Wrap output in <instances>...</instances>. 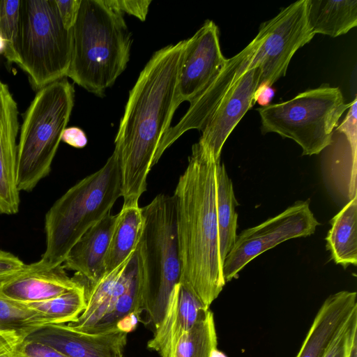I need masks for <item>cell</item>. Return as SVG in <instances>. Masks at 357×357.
<instances>
[{
	"instance_id": "5bb4252c",
	"label": "cell",
	"mask_w": 357,
	"mask_h": 357,
	"mask_svg": "<svg viewBox=\"0 0 357 357\" xmlns=\"http://www.w3.org/2000/svg\"><path fill=\"white\" fill-rule=\"evenodd\" d=\"M259 78V67L247 70L220 102L202 129L198 142L207 149L216 160H220L228 137L255 105L254 94Z\"/></svg>"
},
{
	"instance_id": "484cf974",
	"label": "cell",
	"mask_w": 357,
	"mask_h": 357,
	"mask_svg": "<svg viewBox=\"0 0 357 357\" xmlns=\"http://www.w3.org/2000/svg\"><path fill=\"white\" fill-rule=\"evenodd\" d=\"M24 304L40 314L48 324H66L77 320L85 310L86 287L84 283L54 298Z\"/></svg>"
},
{
	"instance_id": "7a4b0ae2",
	"label": "cell",
	"mask_w": 357,
	"mask_h": 357,
	"mask_svg": "<svg viewBox=\"0 0 357 357\" xmlns=\"http://www.w3.org/2000/svg\"><path fill=\"white\" fill-rule=\"evenodd\" d=\"M219 160L199 142L193 144L187 167L173 195L181 264L179 282L207 307L226 284L219 252L216 214Z\"/></svg>"
},
{
	"instance_id": "d4e9b609",
	"label": "cell",
	"mask_w": 357,
	"mask_h": 357,
	"mask_svg": "<svg viewBox=\"0 0 357 357\" xmlns=\"http://www.w3.org/2000/svg\"><path fill=\"white\" fill-rule=\"evenodd\" d=\"M238 205L232 181L224 163L219 160L216 169V214L219 252L222 264L237 236L238 214L236 207Z\"/></svg>"
},
{
	"instance_id": "277c9868",
	"label": "cell",
	"mask_w": 357,
	"mask_h": 357,
	"mask_svg": "<svg viewBox=\"0 0 357 357\" xmlns=\"http://www.w3.org/2000/svg\"><path fill=\"white\" fill-rule=\"evenodd\" d=\"M121 193L120 168L113 153L100 169L68 189L47 212L46 248L40 261L48 267L62 265L71 248L111 212Z\"/></svg>"
},
{
	"instance_id": "6da1fadb",
	"label": "cell",
	"mask_w": 357,
	"mask_h": 357,
	"mask_svg": "<svg viewBox=\"0 0 357 357\" xmlns=\"http://www.w3.org/2000/svg\"><path fill=\"white\" fill-rule=\"evenodd\" d=\"M187 39L156 51L129 92L115 138L123 206L138 204L160 141L170 128Z\"/></svg>"
},
{
	"instance_id": "30bf717a",
	"label": "cell",
	"mask_w": 357,
	"mask_h": 357,
	"mask_svg": "<svg viewBox=\"0 0 357 357\" xmlns=\"http://www.w3.org/2000/svg\"><path fill=\"white\" fill-rule=\"evenodd\" d=\"M264 39L255 52L252 68L259 67V85L272 86L285 76L296 52L314 37L307 20V0L283 8L273 18L260 26Z\"/></svg>"
},
{
	"instance_id": "ab89813d",
	"label": "cell",
	"mask_w": 357,
	"mask_h": 357,
	"mask_svg": "<svg viewBox=\"0 0 357 357\" xmlns=\"http://www.w3.org/2000/svg\"><path fill=\"white\" fill-rule=\"evenodd\" d=\"M5 49L4 41L0 36V54H3Z\"/></svg>"
},
{
	"instance_id": "5b68a950",
	"label": "cell",
	"mask_w": 357,
	"mask_h": 357,
	"mask_svg": "<svg viewBox=\"0 0 357 357\" xmlns=\"http://www.w3.org/2000/svg\"><path fill=\"white\" fill-rule=\"evenodd\" d=\"M144 225L138 243L141 264L140 321L155 328L181 279V264L174 197L158 195L142 208Z\"/></svg>"
},
{
	"instance_id": "4316f807",
	"label": "cell",
	"mask_w": 357,
	"mask_h": 357,
	"mask_svg": "<svg viewBox=\"0 0 357 357\" xmlns=\"http://www.w3.org/2000/svg\"><path fill=\"white\" fill-rule=\"evenodd\" d=\"M217 346L214 316L209 309L204 318L183 334L170 357H211Z\"/></svg>"
},
{
	"instance_id": "f1b7e54d",
	"label": "cell",
	"mask_w": 357,
	"mask_h": 357,
	"mask_svg": "<svg viewBox=\"0 0 357 357\" xmlns=\"http://www.w3.org/2000/svg\"><path fill=\"white\" fill-rule=\"evenodd\" d=\"M20 0H0V36L5 45L3 55L8 62H16L15 41L19 22Z\"/></svg>"
},
{
	"instance_id": "8fae6325",
	"label": "cell",
	"mask_w": 357,
	"mask_h": 357,
	"mask_svg": "<svg viewBox=\"0 0 357 357\" xmlns=\"http://www.w3.org/2000/svg\"><path fill=\"white\" fill-rule=\"evenodd\" d=\"M264 37V31L260 26L257 36L240 52L227 62L210 83L190 102V107L179 122L170 127L162 138L154 157L155 165L165 151L184 132L192 129L202 130L206 122L237 81L250 68L256 50Z\"/></svg>"
},
{
	"instance_id": "44dd1931",
	"label": "cell",
	"mask_w": 357,
	"mask_h": 357,
	"mask_svg": "<svg viewBox=\"0 0 357 357\" xmlns=\"http://www.w3.org/2000/svg\"><path fill=\"white\" fill-rule=\"evenodd\" d=\"M357 311L356 291H340L322 303L296 357H323L331 340Z\"/></svg>"
},
{
	"instance_id": "8992f818",
	"label": "cell",
	"mask_w": 357,
	"mask_h": 357,
	"mask_svg": "<svg viewBox=\"0 0 357 357\" xmlns=\"http://www.w3.org/2000/svg\"><path fill=\"white\" fill-rule=\"evenodd\" d=\"M66 77L39 89L26 111L17 148L18 190L31 191L50 170L74 105Z\"/></svg>"
},
{
	"instance_id": "e0dca14e",
	"label": "cell",
	"mask_w": 357,
	"mask_h": 357,
	"mask_svg": "<svg viewBox=\"0 0 357 357\" xmlns=\"http://www.w3.org/2000/svg\"><path fill=\"white\" fill-rule=\"evenodd\" d=\"M17 105L8 85L0 80V213L18 212L20 191L16 183Z\"/></svg>"
},
{
	"instance_id": "d6986e66",
	"label": "cell",
	"mask_w": 357,
	"mask_h": 357,
	"mask_svg": "<svg viewBox=\"0 0 357 357\" xmlns=\"http://www.w3.org/2000/svg\"><path fill=\"white\" fill-rule=\"evenodd\" d=\"M140 268L138 245L122 264L86 287V306L75 321L68 325L74 330L90 333L126 290Z\"/></svg>"
},
{
	"instance_id": "4dcf8cb0",
	"label": "cell",
	"mask_w": 357,
	"mask_h": 357,
	"mask_svg": "<svg viewBox=\"0 0 357 357\" xmlns=\"http://www.w3.org/2000/svg\"><path fill=\"white\" fill-rule=\"evenodd\" d=\"M11 357H68L54 347L25 337L15 346Z\"/></svg>"
},
{
	"instance_id": "d590c367",
	"label": "cell",
	"mask_w": 357,
	"mask_h": 357,
	"mask_svg": "<svg viewBox=\"0 0 357 357\" xmlns=\"http://www.w3.org/2000/svg\"><path fill=\"white\" fill-rule=\"evenodd\" d=\"M20 340L14 333L0 332V357H11L15 344Z\"/></svg>"
},
{
	"instance_id": "2e32d148",
	"label": "cell",
	"mask_w": 357,
	"mask_h": 357,
	"mask_svg": "<svg viewBox=\"0 0 357 357\" xmlns=\"http://www.w3.org/2000/svg\"><path fill=\"white\" fill-rule=\"evenodd\" d=\"M84 283L77 275L70 278L63 265L48 267L38 261L24 264L0 280V294L10 300L29 303L54 298Z\"/></svg>"
},
{
	"instance_id": "ac0fdd59",
	"label": "cell",
	"mask_w": 357,
	"mask_h": 357,
	"mask_svg": "<svg viewBox=\"0 0 357 357\" xmlns=\"http://www.w3.org/2000/svg\"><path fill=\"white\" fill-rule=\"evenodd\" d=\"M205 306L188 288L178 282L173 289L163 317L155 328L147 348L160 357H170L180 337L205 317Z\"/></svg>"
},
{
	"instance_id": "9a60e30c",
	"label": "cell",
	"mask_w": 357,
	"mask_h": 357,
	"mask_svg": "<svg viewBox=\"0 0 357 357\" xmlns=\"http://www.w3.org/2000/svg\"><path fill=\"white\" fill-rule=\"evenodd\" d=\"M127 334L116 328L86 333L68 324H48L26 337L47 344L68 357H125Z\"/></svg>"
},
{
	"instance_id": "9c48e42d",
	"label": "cell",
	"mask_w": 357,
	"mask_h": 357,
	"mask_svg": "<svg viewBox=\"0 0 357 357\" xmlns=\"http://www.w3.org/2000/svg\"><path fill=\"white\" fill-rule=\"evenodd\" d=\"M319 225L310 202L297 201L284 211L237 235L222 267L225 282L255 257L287 240L313 234Z\"/></svg>"
},
{
	"instance_id": "ffe728a7",
	"label": "cell",
	"mask_w": 357,
	"mask_h": 357,
	"mask_svg": "<svg viewBox=\"0 0 357 357\" xmlns=\"http://www.w3.org/2000/svg\"><path fill=\"white\" fill-rule=\"evenodd\" d=\"M116 215L110 213L90 227L68 252L63 266L73 271L87 286L105 274V259Z\"/></svg>"
},
{
	"instance_id": "1f68e13d",
	"label": "cell",
	"mask_w": 357,
	"mask_h": 357,
	"mask_svg": "<svg viewBox=\"0 0 357 357\" xmlns=\"http://www.w3.org/2000/svg\"><path fill=\"white\" fill-rule=\"evenodd\" d=\"M113 10L133 15L142 21L146 20L151 0H103Z\"/></svg>"
},
{
	"instance_id": "836d02e7",
	"label": "cell",
	"mask_w": 357,
	"mask_h": 357,
	"mask_svg": "<svg viewBox=\"0 0 357 357\" xmlns=\"http://www.w3.org/2000/svg\"><path fill=\"white\" fill-rule=\"evenodd\" d=\"M24 264L10 252L0 250V280L20 270Z\"/></svg>"
},
{
	"instance_id": "f546056e",
	"label": "cell",
	"mask_w": 357,
	"mask_h": 357,
	"mask_svg": "<svg viewBox=\"0 0 357 357\" xmlns=\"http://www.w3.org/2000/svg\"><path fill=\"white\" fill-rule=\"evenodd\" d=\"M357 336V311L352 314L328 346L323 357H348L353 340Z\"/></svg>"
},
{
	"instance_id": "603a6c76",
	"label": "cell",
	"mask_w": 357,
	"mask_h": 357,
	"mask_svg": "<svg viewBox=\"0 0 357 357\" xmlns=\"http://www.w3.org/2000/svg\"><path fill=\"white\" fill-rule=\"evenodd\" d=\"M144 225L138 204L123 206L116 219L105 259V274L125 261L136 250Z\"/></svg>"
},
{
	"instance_id": "8d00e7d4",
	"label": "cell",
	"mask_w": 357,
	"mask_h": 357,
	"mask_svg": "<svg viewBox=\"0 0 357 357\" xmlns=\"http://www.w3.org/2000/svg\"><path fill=\"white\" fill-rule=\"evenodd\" d=\"M274 96V90L271 86L261 84L259 85L254 94V102H258L261 107L268 105Z\"/></svg>"
},
{
	"instance_id": "3957f363",
	"label": "cell",
	"mask_w": 357,
	"mask_h": 357,
	"mask_svg": "<svg viewBox=\"0 0 357 357\" xmlns=\"http://www.w3.org/2000/svg\"><path fill=\"white\" fill-rule=\"evenodd\" d=\"M132 45L123 13L103 0H81L72 27V53L66 77L102 96L125 70Z\"/></svg>"
},
{
	"instance_id": "4fadbf2b",
	"label": "cell",
	"mask_w": 357,
	"mask_h": 357,
	"mask_svg": "<svg viewBox=\"0 0 357 357\" xmlns=\"http://www.w3.org/2000/svg\"><path fill=\"white\" fill-rule=\"evenodd\" d=\"M341 124L322 150L321 172L328 190L346 205L357 197V99L354 98Z\"/></svg>"
},
{
	"instance_id": "74e56055",
	"label": "cell",
	"mask_w": 357,
	"mask_h": 357,
	"mask_svg": "<svg viewBox=\"0 0 357 357\" xmlns=\"http://www.w3.org/2000/svg\"><path fill=\"white\" fill-rule=\"evenodd\" d=\"M139 321L140 318L139 314L135 312H131L117 322L116 328L120 331L128 333L137 328Z\"/></svg>"
},
{
	"instance_id": "d6a6232c",
	"label": "cell",
	"mask_w": 357,
	"mask_h": 357,
	"mask_svg": "<svg viewBox=\"0 0 357 357\" xmlns=\"http://www.w3.org/2000/svg\"><path fill=\"white\" fill-rule=\"evenodd\" d=\"M55 2L64 26L71 29L77 17L81 0H55Z\"/></svg>"
},
{
	"instance_id": "ba28073f",
	"label": "cell",
	"mask_w": 357,
	"mask_h": 357,
	"mask_svg": "<svg viewBox=\"0 0 357 357\" xmlns=\"http://www.w3.org/2000/svg\"><path fill=\"white\" fill-rule=\"evenodd\" d=\"M350 105L338 87L321 85L257 110L263 134L275 132L289 138L302 148L303 155H312L330 144L333 132Z\"/></svg>"
},
{
	"instance_id": "cb8c5ba5",
	"label": "cell",
	"mask_w": 357,
	"mask_h": 357,
	"mask_svg": "<svg viewBox=\"0 0 357 357\" xmlns=\"http://www.w3.org/2000/svg\"><path fill=\"white\" fill-rule=\"evenodd\" d=\"M326 249L336 264L346 268L357 265V197L331 220Z\"/></svg>"
},
{
	"instance_id": "7c38bea8",
	"label": "cell",
	"mask_w": 357,
	"mask_h": 357,
	"mask_svg": "<svg viewBox=\"0 0 357 357\" xmlns=\"http://www.w3.org/2000/svg\"><path fill=\"white\" fill-rule=\"evenodd\" d=\"M222 54L219 30L212 20H206L190 38L178 73L174 107L190 102L218 75L227 62Z\"/></svg>"
},
{
	"instance_id": "f35d334b",
	"label": "cell",
	"mask_w": 357,
	"mask_h": 357,
	"mask_svg": "<svg viewBox=\"0 0 357 357\" xmlns=\"http://www.w3.org/2000/svg\"><path fill=\"white\" fill-rule=\"evenodd\" d=\"M348 357H357V336L353 340Z\"/></svg>"
},
{
	"instance_id": "7402d4cb",
	"label": "cell",
	"mask_w": 357,
	"mask_h": 357,
	"mask_svg": "<svg viewBox=\"0 0 357 357\" xmlns=\"http://www.w3.org/2000/svg\"><path fill=\"white\" fill-rule=\"evenodd\" d=\"M307 20L314 35H344L357 25V0H307Z\"/></svg>"
},
{
	"instance_id": "83f0119b",
	"label": "cell",
	"mask_w": 357,
	"mask_h": 357,
	"mask_svg": "<svg viewBox=\"0 0 357 357\" xmlns=\"http://www.w3.org/2000/svg\"><path fill=\"white\" fill-rule=\"evenodd\" d=\"M46 325L40 314L0 294V332L14 333L22 340Z\"/></svg>"
},
{
	"instance_id": "52a82bcc",
	"label": "cell",
	"mask_w": 357,
	"mask_h": 357,
	"mask_svg": "<svg viewBox=\"0 0 357 357\" xmlns=\"http://www.w3.org/2000/svg\"><path fill=\"white\" fill-rule=\"evenodd\" d=\"M14 49L15 63L35 89L66 77L72 29L64 26L55 0H20Z\"/></svg>"
},
{
	"instance_id": "e575fe53",
	"label": "cell",
	"mask_w": 357,
	"mask_h": 357,
	"mask_svg": "<svg viewBox=\"0 0 357 357\" xmlns=\"http://www.w3.org/2000/svg\"><path fill=\"white\" fill-rule=\"evenodd\" d=\"M61 140L78 149L84 147L88 142L85 132L76 126L66 128L63 132Z\"/></svg>"
}]
</instances>
